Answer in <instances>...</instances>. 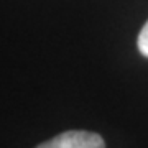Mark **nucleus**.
I'll return each mask as SVG.
<instances>
[{
    "mask_svg": "<svg viewBox=\"0 0 148 148\" xmlns=\"http://www.w3.org/2000/svg\"><path fill=\"white\" fill-rule=\"evenodd\" d=\"M138 49L145 58H148V21L143 25L142 32L138 35Z\"/></svg>",
    "mask_w": 148,
    "mask_h": 148,
    "instance_id": "2",
    "label": "nucleus"
},
{
    "mask_svg": "<svg viewBox=\"0 0 148 148\" xmlns=\"http://www.w3.org/2000/svg\"><path fill=\"white\" fill-rule=\"evenodd\" d=\"M36 148H106L101 135L84 130H71L38 145Z\"/></svg>",
    "mask_w": 148,
    "mask_h": 148,
    "instance_id": "1",
    "label": "nucleus"
}]
</instances>
